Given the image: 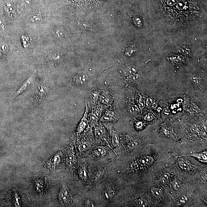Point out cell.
<instances>
[{
	"label": "cell",
	"instance_id": "7402d4cb",
	"mask_svg": "<svg viewBox=\"0 0 207 207\" xmlns=\"http://www.w3.org/2000/svg\"><path fill=\"white\" fill-rule=\"evenodd\" d=\"M99 95L98 92H94L92 93L90 96V99L93 102H96L98 99Z\"/></svg>",
	"mask_w": 207,
	"mask_h": 207
},
{
	"label": "cell",
	"instance_id": "6da1fadb",
	"mask_svg": "<svg viewBox=\"0 0 207 207\" xmlns=\"http://www.w3.org/2000/svg\"><path fill=\"white\" fill-rule=\"evenodd\" d=\"M49 90V86L46 84H41L38 86L34 99V105L35 107L38 106L48 97Z\"/></svg>",
	"mask_w": 207,
	"mask_h": 207
},
{
	"label": "cell",
	"instance_id": "d6a6232c",
	"mask_svg": "<svg viewBox=\"0 0 207 207\" xmlns=\"http://www.w3.org/2000/svg\"><path fill=\"white\" fill-rule=\"evenodd\" d=\"M86 206L87 207H94V205L89 199L87 200L85 202Z\"/></svg>",
	"mask_w": 207,
	"mask_h": 207
},
{
	"label": "cell",
	"instance_id": "5b68a950",
	"mask_svg": "<svg viewBox=\"0 0 207 207\" xmlns=\"http://www.w3.org/2000/svg\"><path fill=\"white\" fill-rule=\"evenodd\" d=\"M88 111H89V109H88V106L86 104L85 113H84L83 118L82 119V120L81 121L78 127H77V131L78 134H80L83 132L84 129L86 127L87 125V117H88Z\"/></svg>",
	"mask_w": 207,
	"mask_h": 207
},
{
	"label": "cell",
	"instance_id": "1f68e13d",
	"mask_svg": "<svg viewBox=\"0 0 207 207\" xmlns=\"http://www.w3.org/2000/svg\"><path fill=\"white\" fill-rule=\"evenodd\" d=\"M178 0H168L167 3L168 5L172 6L176 4L177 3Z\"/></svg>",
	"mask_w": 207,
	"mask_h": 207
},
{
	"label": "cell",
	"instance_id": "ba28073f",
	"mask_svg": "<svg viewBox=\"0 0 207 207\" xmlns=\"http://www.w3.org/2000/svg\"><path fill=\"white\" fill-rule=\"evenodd\" d=\"M99 101L104 104L107 105L110 103V96L106 91L103 92L99 97Z\"/></svg>",
	"mask_w": 207,
	"mask_h": 207
},
{
	"label": "cell",
	"instance_id": "8fae6325",
	"mask_svg": "<svg viewBox=\"0 0 207 207\" xmlns=\"http://www.w3.org/2000/svg\"><path fill=\"white\" fill-rule=\"evenodd\" d=\"M151 193L153 196L157 198H160L163 195V192L161 189L157 188H152L151 189Z\"/></svg>",
	"mask_w": 207,
	"mask_h": 207
},
{
	"label": "cell",
	"instance_id": "e0dca14e",
	"mask_svg": "<svg viewBox=\"0 0 207 207\" xmlns=\"http://www.w3.org/2000/svg\"><path fill=\"white\" fill-rule=\"evenodd\" d=\"M178 163L180 167L183 170L188 171L191 168L190 165L185 161H180Z\"/></svg>",
	"mask_w": 207,
	"mask_h": 207
},
{
	"label": "cell",
	"instance_id": "cb8c5ba5",
	"mask_svg": "<svg viewBox=\"0 0 207 207\" xmlns=\"http://www.w3.org/2000/svg\"><path fill=\"white\" fill-rule=\"evenodd\" d=\"M75 161V158L73 154L69 155L68 156L67 163L69 165H73Z\"/></svg>",
	"mask_w": 207,
	"mask_h": 207
},
{
	"label": "cell",
	"instance_id": "e575fe53",
	"mask_svg": "<svg viewBox=\"0 0 207 207\" xmlns=\"http://www.w3.org/2000/svg\"><path fill=\"white\" fill-rule=\"evenodd\" d=\"M135 23L136 22L137 24V25L141 26V19L139 18L135 19Z\"/></svg>",
	"mask_w": 207,
	"mask_h": 207
},
{
	"label": "cell",
	"instance_id": "52a82bcc",
	"mask_svg": "<svg viewBox=\"0 0 207 207\" xmlns=\"http://www.w3.org/2000/svg\"><path fill=\"white\" fill-rule=\"evenodd\" d=\"M207 151L204 152L198 153H193L189 156H193L194 157L197 159L201 162L207 163Z\"/></svg>",
	"mask_w": 207,
	"mask_h": 207
},
{
	"label": "cell",
	"instance_id": "7a4b0ae2",
	"mask_svg": "<svg viewBox=\"0 0 207 207\" xmlns=\"http://www.w3.org/2000/svg\"><path fill=\"white\" fill-rule=\"evenodd\" d=\"M36 76V73L35 71L19 87L16 93H15L14 95V96H13L12 99H15L18 96H20L26 90L29 89L34 82Z\"/></svg>",
	"mask_w": 207,
	"mask_h": 207
},
{
	"label": "cell",
	"instance_id": "4dcf8cb0",
	"mask_svg": "<svg viewBox=\"0 0 207 207\" xmlns=\"http://www.w3.org/2000/svg\"><path fill=\"white\" fill-rule=\"evenodd\" d=\"M154 117L151 114H149L144 117V119L147 121H151L153 119Z\"/></svg>",
	"mask_w": 207,
	"mask_h": 207
},
{
	"label": "cell",
	"instance_id": "603a6c76",
	"mask_svg": "<svg viewBox=\"0 0 207 207\" xmlns=\"http://www.w3.org/2000/svg\"><path fill=\"white\" fill-rule=\"evenodd\" d=\"M87 171L85 167H83L81 169L80 175L83 179L86 180L87 178Z\"/></svg>",
	"mask_w": 207,
	"mask_h": 207
},
{
	"label": "cell",
	"instance_id": "d4e9b609",
	"mask_svg": "<svg viewBox=\"0 0 207 207\" xmlns=\"http://www.w3.org/2000/svg\"><path fill=\"white\" fill-rule=\"evenodd\" d=\"M128 146L131 149H136L138 146V143L136 141H132L129 143Z\"/></svg>",
	"mask_w": 207,
	"mask_h": 207
},
{
	"label": "cell",
	"instance_id": "30bf717a",
	"mask_svg": "<svg viewBox=\"0 0 207 207\" xmlns=\"http://www.w3.org/2000/svg\"><path fill=\"white\" fill-rule=\"evenodd\" d=\"M137 69L134 66H129L126 68L123 71V75L125 76L136 74L137 73Z\"/></svg>",
	"mask_w": 207,
	"mask_h": 207
},
{
	"label": "cell",
	"instance_id": "5bb4252c",
	"mask_svg": "<svg viewBox=\"0 0 207 207\" xmlns=\"http://www.w3.org/2000/svg\"><path fill=\"white\" fill-rule=\"evenodd\" d=\"M116 194L114 189L112 187H109L106 190L105 195L107 199L111 198L113 197Z\"/></svg>",
	"mask_w": 207,
	"mask_h": 207
},
{
	"label": "cell",
	"instance_id": "4fadbf2b",
	"mask_svg": "<svg viewBox=\"0 0 207 207\" xmlns=\"http://www.w3.org/2000/svg\"><path fill=\"white\" fill-rule=\"evenodd\" d=\"M141 78L140 75L136 73L127 76V80L128 82H136L139 81Z\"/></svg>",
	"mask_w": 207,
	"mask_h": 207
},
{
	"label": "cell",
	"instance_id": "4316f807",
	"mask_svg": "<svg viewBox=\"0 0 207 207\" xmlns=\"http://www.w3.org/2000/svg\"><path fill=\"white\" fill-rule=\"evenodd\" d=\"M101 112L100 110H96L95 111V112L93 114V117L95 119H98L99 118L101 115Z\"/></svg>",
	"mask_w": 207,
	"mask_h": 207
},
{
	"label": "cell",
	"instance_id": "836d02e7",
	"mask_svg": "<svg viewBox=\"0 0 207 207\" xmlns=\"http://www.w3.org/2000/svg\"><path fill=\"white\" fill-rule=\"evenodd\" d=\"M153 104V100L152 99H147L146 102V105L148 107H150L152 106Z\"/></svg>",
	"mask_w": 207,
	"mask_h": 207
},
{
	"label": "cell",
	"instance_id": "9a60e30c",
	"mask_svg": "<svg viewBox=\"0 0 207 207\" xmlns=\"http://www.w3.org/2000/svg\"><path fill=\"white\" fill-rule=\"evenodd\" d=\"M90 145L91 144L89 142H83L79 146V150L81 152L86 151L90 147Z\"/></svg>",
	"mask_w": 207,
	"mask_h": 207
},
{
	"label": "cell",
	"instance_id": "9c48e42d",
	"mask_svg": "<svg viewBox=\"0 0 207 207\" xmlns=\"http://www.w3.org/2000/svg\"><path fill=\"white\" fill-rule=\"evenodd\" d=\"M154 162L152 157L150 156H146L142 158L139 161V163L141 166H149Z\"/></svg>",
	"mask_w": 207,
	"mask_h": 207
},
{
	"label": "cell",
	"instance_id": "44dd1931",
	"mask_svg": "<svg viewBox=\"0 0 207 207\" xmlns=\"http://www.w3.org/2000/svg\"><path fill=\"white\" fill-rule=\"evenodd\" d=\"M191 129L192 132L196 134L200 135L203 133L202 130L196 126L195 127H192Z\"/></svg>",
	"mask_w": 207,
	"mask_h": 207
},
{
	"label": "cell",
	"instance_id": "ffe728a7",
	"mask_svg": "<svg viewBox=\"0 0 207 207\" xmlns=\"http://www.w3.org/2000/svg\"><path fill=\"white\" fill-rule=\"evenodd\" d=\"M170 174L168 173H165L163 174L162 175V178H161V180L162 183H166L170 178Z\"/></svg>",
	"mask_w": 207,
	"mask_h": 207
},
{
	"label": "cell",
	"instance_id": "83f0119b",
	"mask_svg": "<svg viewBox=\"0 0 207 207\" xmlns=\"http://www.w3.org/2000/svg\"><path fill=\"white\" fill-rule=\"evenodd\" d=\"M187 197L185 195H183L179 199L180 203L181 204H184L187 201Z\"/></svg>",
	"mask_w": 207,
	"mask_h": 207
},
{
	"label": "cell",
	"instance_id": "2e32d148",
	"mask_svg": "<svg viewBox=\"0 0 207 207\" xmlns=\"http://www.w3.org/2000/svg\"><path fill=\"white\" fill-rule=\"evenodd\" d=\"M112 143L114 147H117L118 146L119 143V137L117 135V133L116 132L114 131L112 132Z\"/></svg>",
	"mask_w": 207,
	"mask_h": 207
},
{
	"label": "cell",
	"instance_id": "d6986e66",
	"mask_svg": "<svg viewBox=\"0 0 207 207\" xmlns=\"http://www.w3.org/2000/svg\"><path fill=\"white\" fill-rule=\"evenodd\" d=\"M95 136L97 138H100L103 136L104 132V130L101 128L98 127L96 128L95 130Z\"/></svg>",
	"mask_w": 207,
	"mask_h": 207
},
{
	"label": "cell",
	"instance_id": "d590c367",
	"mask_svg": "<svg viewBox=\"0 0 207 207\" xmlns=\"http://www.w3.org/2000/svg\"><path fill=\"white\" fill-rule=\"evenodd\" d=\"M142 126H143V124H142V122H137V124H136V127L138 129H141L142 127Z\"/></svg>",
	"mask_w": 207,
	"mask_h": 207
},
{
	"label": "cell",
	"instance_id": "8992f818",
	"mask_svg": "<svg viewBox=\"0 0 207 207\" xmlns=\"http://www.w3.org/2000/svg\"><path fill=\"white\" fill-rule=\"evenodd\" d=\"M115 116L114 111L108 110L101 117V121L103 122H112L115 120Z\"/></svg>",
	"mask_w": 207,
	"mask_h": 207
},
{
	"label": "cell",
	"instance_id": "7c38bea8",
	"mask_svg": "<svg viewBox=\"0 0 207 207\" xmlns=\"http://www.w3.org/2000/svg\"><path fill=\"white\" fill-rule=\"evenodd\" d=\"M94 153L97 156H103L106 154V151L104 148L101 147H97L94 150Z\"/></svg>",
	"mask_w": 207,
	"mask_h": 207
},
{
	"label": "cell",
	"instance_id": "ac0fdd59",
	"mask_svg": "<svg viewBox=\"0 0 207 207\" xmlns=\"http://www.w3.org/2000/svg\"><path fill=\"white\" fill-rule=\"evenodd\" d=\"M136 204L138 207H147L148 205V201L144 198H140L136 201Z\"/></svg>",
	"mask_w": 207,
	"mask_h": 207
},
{
	"label": "cell",
	"instance_id": "3957f363",
	"mask_svg": "<svg viewBox=\"0 0 207 207\" xmlns=\"http://www.w3.org/2000/svg\"><path fill=\"white\" fill-rule=\"evenodd\" d=\"M71 82L74 85L77 87L85 86L88 83V77L83 74H77L71 77Z\"/></svg>",
	"mask_w": 207,
	"mask_h": 207
},
{
	"label": "cell",
	"instance_id": "484cf974",
	"mask_svg": "<svg viewBox=\"0 0 207 207\" xmlns=\"http://www.w3.org/2000/svg\"><path fill=\"white\" fill-rule=\"evenodd\" d=\"M145 101L143 97H141L138 102V106L141 109H143L145 106Z\"/></svg>",
	"mask_w": 207,
	"mask_h": 207
},
{
	"label": "cell",
	"instance_id": "277c9868",
	"mask_svg": "<svg viewBox=\"0 0 207 207\" xmlns=\"http://www.w3.org/2000/svg\"><path fill=\"white\" fill-rule=\"evenodd\" d=\"M59 199L61 203L63 204H67L69 203L71 199L70 192L66 186L64 185L60 191L59 195Z\"/></svg>",
	"mask_w": 207,
	"mask_h": 207
},
{
	"label": "cell",
	"instance_id": "f546056e",
	"mask_svg": "<svg viewBox=\"0 0 207 207\" xmlns=\"http://www.w3.org/2000/svg\"><path fill=\"white\" fill-rule=\"evenodd\" d=\"M173 188L175 190H178L180 188V185L178 182H175L173 184Z\"/></svg>",
	"mask_w": 207,
	"mask_h": 207
},
{
	"label": "cell",
	"instance_id": "f1b7e54d",
	"mask_svg": "<svg viewBox=\"0 0 207 207\" xmlns=\"http://www.w3.org/2000/svg\"><path fill=\"white\" fill-rule=\"evenodd\" d=\"M192 81L193 82V83H194V84H197V85L200 84L201 82V80L198 77H193L192 78Z\"/></svg>",
	"mask_w": 207,
	"mask_h": 207
}]
</instances>
